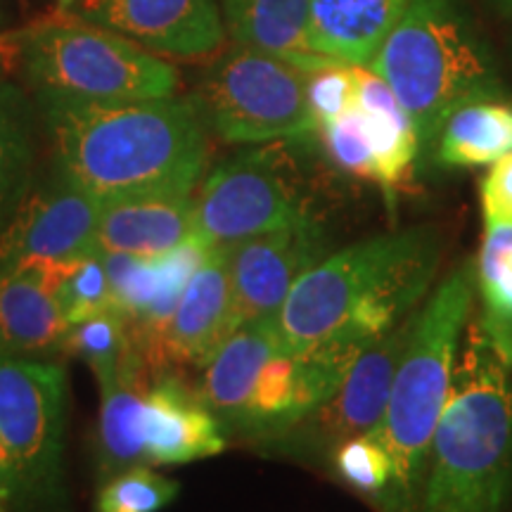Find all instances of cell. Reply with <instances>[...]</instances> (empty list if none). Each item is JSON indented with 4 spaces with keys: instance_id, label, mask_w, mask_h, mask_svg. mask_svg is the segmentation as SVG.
I'll return each instance as SVG.
<instances>
[{
    "instance_id": "ffe728a7",
    "label": "cell",
    "mask_w": 512,
    "mask_h": 512,
    "mask_svg": "<svg viewBox=\"0 0 512 512\" xmlns=\"http://www.w3.org/2000/svg\"><path fill=\"white\" fill-rule=\"evenodd\" d=\"M67 330L43 268H29L0 285V356L48 358L62 351Z\"/></svg>"
},
{
    "instance_id": "cb8c5ba5",
    "label": "cell",
    "mask_w": 512,
    "mask_h": 512,
    "mask_svg": "<svg viewBox=\"0 0 512 512\" xmlns=\"http://www.w3.org/2000/svg\"><path fill=\"white\" fill-rule=\"evenodd\" d=\"M43 278L57 309L69 325L117 309L112 297L110 278L98 252L62 264L43 266Z\"/></svg>"
},
{
    "instance_id": "d6986e66",
    "label": "cell",
    "mask_w": 512,
    "mask_h": 512,
    "mask_svg": "<svg viewBox=\"0 0 512 512\" xmlns=\"http://www.w3.org/2000/svg\"><path fill=\"white\" fill-rule=\"evenodd\" d=\"M411 0H311L309 41L332 64L366 67Z\"/></svg>"
},
{
    "instance_id": "52a82bcc",
    "label": "cell",
    "mask_w": 512,
    "mask_h": 512,
    "mask_svg": "<svg viewBox=\"0 0 512 512\" xmlns=\"http://www.w3.org/2000/svg\"><path fill=\"white\" fill-rule=\"evenodd\" d=\"M15 46L22 72L38 95L112 102L169 98L178 88L174 64L83 19L31 24L15 36Z\"/></svg>"
},
{
    "instance_id": "277c9868",
    "label": "cell",
    "mask_w": 512,
    "mask_h": 512,
    "mask_svg": "<svg viewBox=\"0 0 512 512\" xmlns=\"http://www.w3.org/2000/svg\"><path fill=\"white\" fill-rule=\"evenodd\" d=\"M477 271L465 261L441 283L415 316L396 368L387 411L373 427L392 458V484L380 496L382 512H420L432 439L456 370L460 335L475 304Z\"/></svg>"
},
{
    "instance_id": "484cf974",
    "label": "cell",
    "mask_w": 512,
    "mask_h": 512,
    "mask_svg": "<svg viewBox=\"0 0 512 512\" xmlns=\"http://www.w3.org/2000/svg\"><path fill=\"white\" fill-rule=\"evenodd\" d=\"M133 347L136 342H133L126 318L117 309H112L69 325L62 351L79 358L102 387L114 380Z\"/></svg>"
},
{
    "instance_id": "9a60e30c",
    "label": "cell",
    "mask_w": 512,
    "mask_h": 512,
    "mask_svg": "<svg viewBox=\"0 0 512 512\" xmlns=\"http://www.w3.org/2000/svg\"><path fill=\"white\" fill-rule=\"evenodd\" d=\"M238 325L228 256L223 249H211L192 273L174 316L166 323L159 342L162 366L166 370L171 366L202 368Z\"/></svg>"
},
{
    "instance_id": "8992f818",
    "label": "cell",
    "mask_w": 512,
    "mask_h": 512,
    "mask_svg": "<svg viewBox=\"0 0 512 512\" xmlns=\"http://www.w3.org/2000/svg\"><path fill=\"white\" fill-rule=\"evenodd\" d=\"M95 453L102 475L133 465H181L226 448L221 422L197 387L164 370L157 373L133 347L114 380L100 387Z\"/></svg>"
},
{
    "instance_id": "3957f363",
    "label": "cell",
    "mask_w": 512,
    "mask_h": 512,
    "mask_svg": "<svg viewBox=\"0 0 512 512\" xmlns=\"http://www.w3.org/2000/svg\"><path fill=\"white\" fill-rule=\"evenodd\" d=\"M512 491V351L467 320L420 512H503Z\"/></svg>"
},
{
    "instance_id": "ac0fdd59",
    "label": "cell",
    "mask_w": 512,
    "mask_h": 512,
    "mask_svg": "<svg viewBox=\"0 0 512 512\" xmlns=\"http://www.w3.org/2000/svg\"><path fill=\"white\" fill-rule=\"evenodd\" d=\"M221 15L238 46L261 50L306 74L332 64L311 48V0H221Z\"/></svg>"
},
{
    "instance_id": "30bf717a",
    "label": "cell",
    "mask_w": 512,
    "mask_h": 512,
    "mask_svg": "<svg viewBox=\"0 0 512 512\" xmlns=\"http://www.w3.org/2000/svg\"><path fill=\"white\" fill-rule=\"evenodd\" d=\"M195 197V235L211 249L309 221L304 197L273 150H252L216 166Z\"/></svg>"
},
{
    "instance_id": "2e32d148",
    "label": "cell",
    "mask_w": 512,
    "mask_h": 512,
    "mask_svg": "<svg viewBox=\"0 0 512 512\" xmlns=\"http://www.w3.org/2000/svg\"><path fill=\"white\" fill-rule=\"evenodd\" d=\"M415 316L418 311L408 313L399 325H394L366 347L344 377L337 394L311 415L320 437L328 441H347L356 434L373 430L382 420L389 394H392L396 368L411 339Z\"/></svg>"
},
{
    "instance_id": "f546056e",
    "label": "cell",
    "mask_w": 512,
    "mask_h": 512,
    "mask_svg": "<svg viewBox=\"0 0 512 512\" xmlns=\"http://www.w3.org/2000/svg\"><path fill=\"white\" fill-rule=\"evenodd\" d=\"M306 95H309L316 126L339 119L358 105L356 67H351V64H328L318 72H311L309 79H306Z\"/></svg>"
},
{
    "instance_id": "8fae6325",
    "label": "cell",
    "mask_w": 512,
    "mask_h": 512,
    "mask_svg": "<svg viewBox=\"0 0 512 512\" xmlns=\"http://www.w3.org/2000/svg\"><path fill=\"white\" fill-rule=\"evenodd\" d=\"M102 202L60 171L38 188L0 235V285L29 268H43L95 252Z\"/></svg>"
},
{
    "instance_id": "e0dca14e",
    "label": "cell",
    "mask_w": 512,
    "mask_h": 512,
    "mask_svg": "<svg viewBox=\"0 0 512 512\" xmlns=\"http://www.w3.org/2000/svg\"><path fill=\"white\" fill-rule=\"evenodd\" d=\"M195 238V197L143 195L102 202L95 252L162 256Z\"/></svg>"
},
{
    "instance_id": "5b68a950",
    "label": "cell",
    "mask_w": 512,
    "mask_h": 512,
    "mask_svg": "<svg viewBox=\"0 0 512 512\" xmlns=\"http://www.w3.org/2000/svg\"><path fill=\"white\" fill-rule=\"evenodd\" d=\"M366 67L408 112L420 150L460 107L503 95L494 57L453 0H411Z\"/></svg>"
},
{
    "instance_id": "6da1fadb",
    "label": "cell",
    "mask_w": 512,
    "mask_h": 512,
    "mask_svg": "<svg viewBox=\"0 0 512 512\" xmlns=\"http://www.w3.org/2000/svg\"><path fill=\"white\" fill-rule=\"evenodd\" d=\"M55 169L100 202L192 195L209 155L192 100H76L38 95Z\"/></svg>"
},
{
    "instance_id": "7402d4cb",
    "label": "cell",
    "mask_w": 512,
    "mask_h": 512,
    "mask_svg": "<svg viewBox=\"0 0 512 512\" xmlns=\"http://www.w3.org/2000/svg\"><path fill=\"white\" fill-rule=\"evenodd\" d=\"M437 157L446 166L494 164L512 152V105L482 100L460 107L439 133Z\"/></svg>"
},
{
    "instance_id": "4dcf8cb0",
    "label": "cell",
    "mask_w": 512,
    "mask_h": 512,
    "mask_svg": "<svg viewBox=\"0 0 512 512\" xmlns=\"http://www.w3.org/2000/svg\"><path fill=\"white\" fill-rule=\"evenodd\" d=\"M486 226H512V152L494 162L482 181Z\"/></svg>"
},
{
    "instance_id": "4316f807",
    "label": "cell",
    "mask_w": 512,
    "mask_h": 512,
    "mask_svg": "<svg viewBox=\"0 0 512 512\" xmlns=\"http://www.w3.org/2000/svg\"><path fill=\"white\" fill-rule=\"evenodd\" d=\"M174 479L159 475L150 465H133L107 477L100 486L95 512H159L176 501Z\"/></svg>"
},
{
    "instance_id": "7a4b0ae2",
    "label": "cell",
    "mask_w": 512,
    "mask_h": 512,
    "mask_svg": "<svg viewBox=\"0 0 512 512\" xmlns=\"http://www.w3.org/2000/svg\"><path fill=\"white\" fill-rule=\"evenodd\" d=\"M437 240L422 230L377 235L311 266L275 313L294 354H309L337 332L375 342L399 325L432 285Z\"/></svg>"
},
{
    "instance_id": "603a6c76",
    "label": "cell",
    "mask_w": 512,
    "mask_h": 512,
    "mask_svg": "<svg viewBox=\"0 0 512 512\" xmlns=\"http://www.w3.org/2000/svg\"><path fill=\"white\" fill-rule=\"evenodd\" d=\"M34 140L22 93L0 74V235L31 190Z\"/></svg>"
},
{
    "instance_id": "83f0119b",
    "label": "cell",
    "mask_w": 512,
    "mask_h": 512,
    "mask_svg": "<svg viewBox=\"0 0 512 512\" xmlns=\"http://www.w3.org/2000/svg\"><path fill=\"white\" fill-rule=\"evenodd\" d=\"M335 465L344 482L377 501L392 484V458L373 432L356 434L342 441V446H337Z\"/></svg>"
},
{
    "instance_id": "d6a6232c",
    "label": "cell",
    "mask_w": 512,
    "mask_h": 512,
    "mask_svg": "<svg viewBox=\"0 0 512 512\" xmlns=\"http://www.w3.org/2000/svg\"><path fill=\"white\" fill-rule=\"evenodd\" d=\"M60 3H62V5H72L74 0H60Z\"/></svg>"
},
{
    "instance_id": "44dd1931",
    "label": "cell",
    "mask_w": 512,
    "mask_h": 512,
    "mask_svg": "<svg viewBox=\"0 0 512 512\" xmlns=\"http://www.w3.org/2000/svg\"><path fill=\"white\" fill-rule=\"evenodd\" d=\"M358 79V112L366 121L375 157L377 181L392 192L403 178L411 174L415 157L420 152V140L408 112L396 100L392 88L373 69L356 67Z\"/></svg>"
},
{
    "instance_id": "7c38bea8",
    "label": "cell",
    "mask_w": 512,
    "mask_h": 512,
    "mask_svg": "<svg viewBox=\"0 0 512 512\" xmlns=\"http://www.w3.org/2000/svg\"><path fill=\"white\" fill-rule=\"evenodd\" d=\"M211 247L190 238L181 247L162 256H133L119 252H98L110 278L117 311L126 318L136 347L143 351L152 368L164 373L159 358V342L164 328L174 316L192 273L207 259Z\"/></svg>"
},
{
    "instance_id": "4fadbf2b",
    "label": "cell",
    "mask_w": 512,
    "mask_h": 512,
    "mask_svg": "<svg viewBox=\"0 0 512 512\" xmlns=\"http://www.w3.org/2000/svg\"><path fill=\"white\" fill-rule=\"evenodd\" d=\"M238 323L278 313L292 285L323 259V230L309 219L223 249Z\"/></svg>"
},
{
    "instance_id": "f1b7e54d",
    "label": "cell",
    "mask_w": 512,
    "mask_h": 512,
    "mask_svg": "<svg viewBox=\"0 0 512 512\" xmlns=\"http://www.w3.org/2000/svg\"><path fill=\"white\" fill-rule=\"evenodd\" d=\"M318 131L323 136L325 150L335 159L339 169L349 171L354 176L368 178V181H377L373 147H370L366 121H363L361 112H358V105L351 112L342 114L339 119L318 126Z\"/></svg>"
},
{
    "instance_id": "9c48e42d",
    "label": "cell",
    "mask_w": 512,
    "mask_h": 512,
    "mask_svg": "<svg viewBox=\"0 0 512 512\" xmlns=\"http://www.w3.org/2000/svg\"><path fill=\"white\" fill-rule=\"evenodd\" d=\"M309 74L261 50L238 46L209 67L192 102L207 131L233 145L273 143L318 131Z\"/></svg>"
},
{
    "instance_id": "d4e9b609",
    "label": "cell",
    "mask_w": 512,
    "mask_h": 512,
    "mask_svg": "<svg viewBox=\"0 0 512 512\" xmlns=\"http://www.w3.org/2000/svg\"><path fill=\"white\" fill-rule=\"evenodd\" d=\"M477 287L484 299L479 320L498 344L512 349V226H486Z\"/></svg>"
},
{
    "instance_id": "1f68e13d",
    "label": "cell",
    "mask_w": 512,
    "mask_h": 512,
    "mask_svg": "<svg viewBox=\"0 0 512 512\" xmlns=\"http://www.w3.org/2000/svg\"><path fill=\"white\" fill-rule=\"evenodd\" d=\"M0 512H17V489L12 463L3 441H0Z\"/></svg>"
},
{
    "instance_id": "5bb4252c",
    "label": "cell",
    "mask_w": 512,
    "mask_h": 512,
    "mask_svg": "<svg viewBox=\"0 0 512 512\" xmlns=\"http://www.w3.org/2000/svg\"><path fill=\"white\" fill-rule=\"evenodd\" d=\"M83 12L155 55L207 57L226 43L219 0H86Z\"/></svg>"
},
{
    "instance_id": "ba28073f",
    "label": "cell",
    "mask_w": 512,
    "mask_h": 512,
    "mask_svg": "<svg viewBox=\"0 0 512 512\" xmlns=\"http://www.w3.org/2000/svg\"><path fill=\"white\" fill-rule=\"evenodd\" d=\"M67 373L48 358L0 356V441L15 475L17 512H64Z\"/></svg>"
}]
</instances>
